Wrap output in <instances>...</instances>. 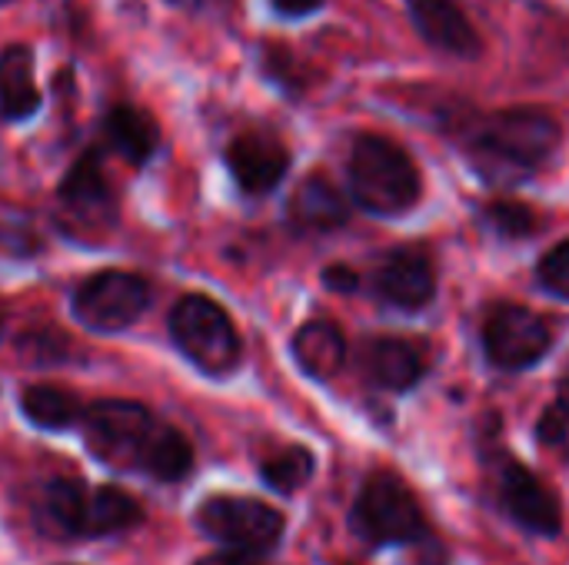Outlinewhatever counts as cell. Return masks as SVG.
Returning <instances> with one entry per match:
<instances>
[{
  "label": "cell",
  "instance_id": "1",
  "mask_svg": "<svg viewBox=\"0 0 569 565\" xmlns=\"http://www.w3.org/2000/svg\"><path fill=\"white\" fill-rule=\"evenodd\" d=\"M467 147L473 167L487 180L517 183L553 157L560 147V123L537 107L500 110L470 127Z\"/></svg>",
  "mask_w": 569,
  "mask_h": 565
},
{
  "label": "cell",
  "instance_id": "2",
  "mask_svg": "<svg viewBox=\"0 0 569 565\" xmlns=\"http://www.w3.org/2000/svg\"><path fill=\"white\" fill-rule=\"evenodd\" d=\"M350 190L353 200L377 216H397L407 213L420 200V170L410 160V153L380 137L363 133L353 140L350 150Z\"/></svg>",
  "mask_w": 569,
  "mask_h": 565
},
{
  "label": "cell",
  "instance_id": "3",
  "mask_svg": "<svg viewBox=\"0 0 569 565\" xmlns=\"http://www.w3.org/2000/svg\"><path fill=\"white\" fill-rule=\"evenodd\" d=\"M43 519L50 529L67 536H113L140 523V506L127 493L107 486V490H83L73 480H53L43 490Z\"/></svg>",
  "mask_w": 569,
  "mask_h": 565
},
{
  "label": "cell",
  "instance_id": "4",
  "mask_svg": "<svg viewBox=\"0 0 569 565\" xmlns=\"http://www.w3.org/2000/svg\"><path fill=\"white\" fill-rule=\"evenodd\" d=\"M83 440L87 450L110 470H137L143 473L147 456L153 450V440L163 423H157L140 403L127 400H107L90 410H83Z\"/></svg>",
  "mask_w": 569,
  "mask_h": 565
},
{
  "label": "cell",
  "instance_id": "5",
  "mask_svg": "<svg viewBox=\"0 0 569 565\" xmlns=\"http://www.w3.org/2000/svg\"><path fill=\"white\" fill-rule=\"evenodd\" d=\"M170 333L180 353L210 376H227L240 363V336L210 296H183L170 313Z\"/></svg>",
  "mask_w": 569,
  "mask_h": 565
},
{
  "label": "cell",
  "instance_id": "6",
  "mask_svg": "<svg viewBox=\"0 0 569 565\" xmlns=\"http://www.w3.org/2000/svg\"><path fill=\"white\" fill-rule=\"evenodd\" d=\"M353 526L373 546H397L423 536V513L397 476L373 473L357 496Z\"/></svg>",
  "mask_w": 569,
  "mask_h": 565
},
{
  "label": "cell",
  "instance_id": "7",
  "mask_svg": "<svg viewBox=\"0 0 569 565\" xmlns=\"http://www.w3.org/2000/svg\"><path fill=\"white\" fill-rule=\"evenodd\" d=\"M197 526L233 553H267L283 536V516L247 496H213L197 509Z\"/></svg>",
  "mask_w": 569,
  "mask_h": 565
},
{
  "label": "cell",
  "instance_id": "8",
  "mask_svg": "<svg viewBox=\"0 0 569 565\" xmlns=\"http://www.w3.org/2000/svg\"><path fill=\"white\" fill-rule=\"evenodd\" d=\"M147 303L150 286L143 276L127 270H103L77 286L73 316L93 333H120L143 316Z\"/></svg>",
  "mask_w": 569,
  "mask_h": 565
},
{
  "label": "cell",
  "instance_id": "9",
  "mask_svg": "<svg viewBox=\"0 0 569 565\" xmlns=\"http://www.w3.org/2000/svg\"><path fill=\"white\" fill-rule=\"evenodd\" d=\"M483 346L493 366L517 373V370H530L550 353L553 330L540 313L517 303H500L490 310L483 323Z\"/></svg>",
  "mask_w": 569,
  "mask_h": 565
},
{
  "label": "cell",
  "instance_id": "10",
  "mask_svg": "<svg viewBox=\"0 0 569 565\" xmlns=\"http://www.w3.org/2000/svg\"><path fill=\"white\" fill-rule=\"evenodd\" d=\"M497 493L503 509L537 536H557L563 526L560 500L550 486H543L523 463L507 460L497 473Z\"/></svg>",
  "mask_w": 569,
  "mask_h": 565
},
{
  "label": "cell",
  "instance_id": "11",
  "mask_svg": "<svg viewBox=\"0 0 569 565\" xmlns=\"http://www.w3.org/2000/svg\"><path fill=\"white\" fill-rule=\"evenodd\" d=\"M227 167L243 193H270L290 167L287 147L270 133H240L227 147Z\"/></svg>",
  "mask_w": 569,
  "mask_h": 565
},
{
  "label": "cell",
  "instance_id": "12",
  "mask_svg": "<svg viewBox=\"0 0 569 565\" xmlns=\"http://www.w3.org/2000/svg\"><path fill=\"white\" fill-rule=\"evenodd\" d=\"M60 203L67 216H73L83 226H103L117 216V200L103 167L97 163V153H83L70 167V173L60 183Z\"/></svg>",
  "mask_w": 569,
  "mask_h": 565
},
{
  "label": "cell",
  "instance_id": "13",
  "mask_svg": "<svg viewBox=\"0 0 569 565\" xmlns=\"http://www.w3.org/2000/svg\"><path fill=\"white\" fill-rule=\"evenodd\" d=\"M403 3L417 30L427 37V43L453 57H480L483 50L480 33L457 0H403Z\"/></svg>",
  "mask_w": 569,
  "mask_h": 565
},
{
  "label": "cell",
  "instance_id": "14",
  "mask_svg": "<svg viewBox=\"0 0 569 565\" xmlns=\"http://www.w3.org/2000/svg\"><path fill=\"white\" fill-rule=\"evenodd\" d=\"M373 286H377V296L383 303H390L397 310H420L437 293V273L423 253L400 250L380 263Z\"/></svg>",
  "mask_w": 569,
  "mask_h": 565
},
{
  "label": "cell",
  "instance_id": "15",
  "mask_svg": "<svg viewBox=\"0 0 569 565\" xmlns=\"http://www.w3.org/2000/svg\"><path fill=\"white\" fill-rule=\"evenodd\" d=\"M350 220L343 193L320 173L307 176L290 196V223L303 233H327Z\"/></svg>",
  "mask_w": 569,
  "mask_h": 565
},
{
  "label": "cell",
  "instance_id": "16",
  "mask_svg": "<svg viewBox=\"0 0 569 565\" xmlns=\"http://www.w3.org/2000/svg\"><path fill=\"white\" fill-rule=\"evenodd\" d=\"M363 370L377 386L400 393V390H410L420 383V376L427 370V356L410 340H373L367 346Z\"/></svg>",
  "mask_w": 569,
  "mask_h": 565
},
{
  "label": "cell",
  "instance_id": "17",
  "mask_svg": "<svg viewBox=\"0 0 569 565\" xmlns=\"http://www.w3.org/2000/svg\"><path fill=\"white\" fill-rule=\"evenodd\" d=\"M40 107V90L33 83V50L27 43H7L0 50V117L27 120Z\"/></svg>",
  "mask_w": 569,
  "mask_h": 565
},
{
  "label": "cell",
  "instance_id": "18",
  "mask_svg": "<svg viewBox=\"0 0 569 565\" xmlns=\"http://www.w3.org/2000/svg\"><path fill=\"white\" fill-rule=\"evenodd\" d=\"M103 133H107V143L133 167L147 163L160 143V130H157L153 117L137 107H127V103H120L107 113Z\"/></svg>",
  "mask_w": 569,
  "mask_h": 565
},
{
  "label": "cell",
  "instance_id": "19",
  "mask_svg": "<svg viewBox=\"0 0 569 565\" xmlns=\"http://www.w3.org/2000/svg\"><path fill=\"white\" fill-rule=\"evenodd\" d=\"M293 356L313 380H333L343 370V360H347L343 333L327 320L307 323L293 336Z\"/></svg>",
  "mask_w": 569,
  "mask_h": 565
},
{
  "label": "cell",
  "instance_id": "20",
  "mask_svg": "<svg viewBox=\"0 0 569 565\" xmlns=\"http://www.w3.org/2000/svg\"><path fill=\"white\" fill-rule=\"evenodd\" d=\"M20 410L40 430H67V426L83 420L80 403L70 393L57 390V386H30V390H23L20 393Z\"/></svg>",
  "mask_w": 569,
  "mask_h": 565
},
{
  "label": "cell",
  "instance_id": "21",
  "mask_svg": "<svg viewBox=\"0 0 569 565\" xmlns=\"http://www.w3.org/2000/svg\"><path fill=\"white\" fill-rule=\"evenodd\" d=\"M190 466H193V450H190V443H187L177 430L160 426V433H157V440H153V450H150V456H147L143 473L153 476V480H160V483H177L180 476L190 473Z\"/></svg>",
  "mask_w": 569,
  "mask_h": 565
},
{
  "label": "cell",
  "instance_id": "22",
  "mask_svg": "<svg viewBox=\"0 0 569 565\" xmlns=\"http://www.w3.org/2000/svg\"><path fill=\"white\" fill-rule=\"evenodd\" d=\"M263 480L277 490V493H297L300 486H307V480L313 476V456L303 446H290L277 456H270L260 466Z\"/></svg>",
  "mask_w": 569,
  "mask_h": 565
},
{
  "label": "cell",
  "instance_id": "23",
  "mask_svg": "<svg viewBox=\"0 0 569 565\" xmlns=\"http://www.w3.org/2000/svg\"><path fill=\"white\" fill-rule=\"evenodd\" d=\"M487 223L500 233V236H530L537 230V216L530 206L513 203V200H500L487 206Z\"/></svg>",
  "mask_w": 569,
  "mask_h": 565
},
{
  "label": "cell",
  "instance_id": "24",
  "mask_svg": "<svg viewBox=\"0 0 569 565\" xmlns=\"http://www.w3.org/2000/svg\"><path fill=\"white\" fill-rule=\"evenodd\" d=\"M540 443L553 450L557 456L569 460V386L557 396V403L540 420Z\"/></svg>",
  "mask_w": 569,
  "mask_h": 565
},
{
  "label": "cell",
  "instance_id": "25",
  "mask_svg": "<svg viewBox=\"0 0 569 565\" xmlns=\"http://www.w3.org/2000/svg\"><path fill=\"white\" fill-rule=\"evenodd\" d=\"M543 290H550L553 296L569 300V240H563L560 246H553L543 260H540V270H537Z\"/></svg>",
  "mask_w": 569,
  "mask_h": 565
},
{
  "label": "cell",
  "instance_id": "26",
  "mask_svg": "<svg viewBox=\"0 0 569 565\" xmlns=\"http://www.w3.org/2000/svg\"><path fill=\"white\" fill-rule=\"evenodd\" d=\"M323 283H327L330 290H337V293H353V290L360 286L357 273L347 270V266H330V270L323 273Z\"/></svg>",
  "mask_w": 569,
  "mask_h": 565
},
{
  "label": "cell",
  "instance_id": "27",
  "mask_svg": "<svg viewBox=\"0 0 569 565\" xmlns=\"http://www.w3.org/2000/svg\"><path fill=\"white\" fill-rule=\"evenodd\" d=\"M270 7H273L280 17H307V13L320 10L323 0H270Z\"/></svg>",
  "mask_w": 569,
  "mask_h": 565
},
{
  "label": "cell",
  "instance_id": "28",
  "mask_svg": "<svg viewBox=\"0 0 569 565\" xmlns=\"http://www.w3.org/2000/svg\"><path fill=\"white\" fill-rule=\"evenodd\" d=\"M197 565H257L250 556H243V553H217V556H207V559H200Z\"/></svg>",
  "mask_w": 569,
  "mask_h": 565
},
{
  "label": "cell",
  "instance_id": "29",
  "mask_svg": "<svg viewBox=\"0 0 569 565\" xmlns=\"http://www.w3.org/2000/svg\"><path fill=\"white\" fill-rule=\"evenodd\" d=\"M167 3H173V7H183V10H193L200 0H167Z\"/></svg>",
  "mask_w": 569,
  "mask_h": 565
},
{
  "label": "cell",
  "instance_id": "30",
  "mask_svg": "<svg viewBox=\"0 0 569 565\" xmlns=\"http://www.w3.org/2000/svg\"><path fill=\"white\" fill-rule=\"evenodd\" d=\"M567 386H569V380H567Z\"/></svg>",
  "mask_w": 569,
  "mask_h": 565
},
{
  "label": "cell",
  "instance_id": "31",
  "mask_svg": "<svg viewBox=\"0 0 569 565\" xmlns=\"http://www.w3.org/2000/svg\"><path fill=\"white\" fill-rule=\"evenodd\" d=\"M0 3H3V0H0Z\"/></svg>",
  "mask_w": 569,
  "mask_h": 565
}]
</instances>
